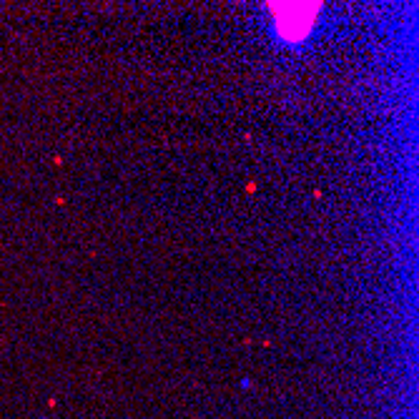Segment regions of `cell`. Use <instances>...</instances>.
Here are the masks:
<instances>
[{
	"instance_id": "obj_1",
	"label": "cell",
	"mask_w": 419,
	"mask_h": 419,
	"mask_svg": "<svg viewBox=\"0 0 419 419\" xmlns=\"http://www.w3.org/2000/svg\"><path fill=\"white\" fill-rule=\"evenodd\" d=\"M274 18V33L289 46H301L314 33L321 3H266Z\"/></svg>"
}]
</instances>
